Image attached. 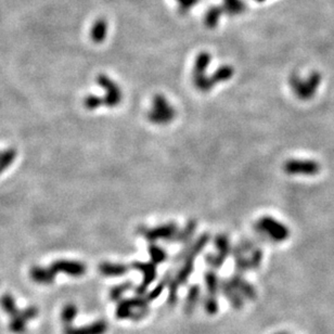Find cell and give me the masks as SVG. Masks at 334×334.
Masks as SVG:
<instances>
[{
	"instance_id": "obj_16",
	"label": "cell",
	"mask_w": 334,
	"mask_h": 334,
	"mask_svg": "<svg viewBox=\"0 0 334 334\" xmlns=\"http://www.w3.org/2000/svg\"><path fill=\"white\" fill-rule=\"evenodd\" d=\"M31 277L34 281L38 283L49 284L54 282L56 278V274L51 270V268H43V267H34L31 270Z\"/></svg>"
},
{
	"instance_id": "obj_8",
	"label": "cell",
	"mask_w": 334,
	"mask_h": 334,
	"mask_svg": "<svg viewBox=\"0 0 334 334\" xmlns=\"http://www.w3.org/2000/svg\"><path fill=\"white\" fill-rule=\"evenodd\" d=\"M97 83H98L105 91V96L103 97V104L109 108H115L122 101L123 94L121 88L116 83H114L110 77L107 75H99L97 77Z\"/></svg>"
},
{
	"instance_id": "obj_29",
	"label": "cell",
	"mask_w": 334,
	"mask_h": 334,
	"mask_svg": "<svg viewBox=\"0 0 334 334\" xmlns=\"http://www.w3.org/2000/svg\"><path fill=\"white\" fill-rule=\"evenodd\" d=\"M179 5V12L181 14H187L193 7H196L200 0H177Z\"/></svg>"
},
{
	"instance_id": "obj_20",
	"label": "cell",
	"mask_w": 334,
	"mask_h": 334,
	"mask_svg": "<svg viewBox=\"0 0 334 334\" xmlns=\"http://www.w3.org/2000/svg\"><path fill=\"white\" fill-rule=\"evenodd\" d=\"M197 229V223L195 221H190L187 226L182 230H178L173 238V242H186L193 235Z\"/></svg>"
},
{
	"instance_id": "obj_2",
	"label": "cell",
	"mask_w": 334,
	"mask_h": 334,
	"mask_svg": "<svg viewBox=\"0 0 334 334\" xmlns=\"http://www.w3.org/2000/svg\"><path fill=\"white\" fill-rule=\"evenodd\" d=\"M235 268L240 272L255 269L263 259V252L251 241H243L233 249Z\"/></svg>"
},
{
	"instance_id": "obj_17",
	"label": "cell",
	"mask_w": 334,
	"mask_h": 334,
	"mask_svg": "<svg viewBox=\"0 0 334 334\" xmlns=\"http://www.w3.org/2000/svg\"><path fill=\"white\" fill-rule=\"evenodd\" d=\"M108 34V22L104 19H99L94 22L90 32V36L93 42L100 43L104 41Z\"/></svg>"
},
{
	"instance_id": "obj_12",
	"label": "cell",
	"mask_w": 334,
	"mask_h": 334,
	"mask_svg": "<svg viewBox=\"0 0 334 334\" xmlns=\"http://www.w3.org/2000/svg\"><path fill=\"white\" fill-rule=\"evenodd\" d=\"M107 331L108 323L104 320H99L82 328H67L65 334H104Z\"/></svg>"
},
{
	"instance_id": "obj_25",
	"label": "cell",
	"mask_w": 334,
	"mask_h": 334,
	"mask_svg": "<svg viewBox=\"0 0 334 334\" xmlns=\"http://www.w3.org/2000/svg\"><path fill=\"white\" fill-rule=\"evenodd\" d=\"M224 10L231 15L241 14L245 10V5L242 0H224Z\"/></svg>"
},
{
	"instance_id": "obj_22",
	"label": "cell",
	"mask_w": 334,
	"mask_h": 334,
	"mask_svg": "<svg viewBox=\"0 0 334 334\" xmlns=\"http://www.w3.org/2000/svg\"><path fill=\"white\" fill-rule=\"evenodd\" d=\"M233 68L230 65H223L219 68H217L214 72V74L210 76L216 85L217 83H222V82H227L229 81L230 78L233 76Z\"/></svg>"
},
{
	"instance_id": "obj_7",
	"label": "cell",
	"mask_w": 334,
	"mask_h": 334,
	"mask_svg": "<svg viewBox=\"0 0 334 334\" xmlns=\"http://www.w3.org/2000/svg\"><path fill=\"white\" fill-rule=\"evenodd\" d=\"M319 171V163L309 159H293L287 161L284 164V172L289 175L315 176Z\"/></svg>"
},
{
	"instance_id": "obj_15",
	"label": "cell",
	"mask_w": 334,
	"mask_h": 334,
	"mask_svg": "<svg viewBox=\"0 0 334 334\" xmlns=\"http://www.w3.org/2000/svg\"><path fill=\"white\" fill-rule=\"evenodd\" d=\"M229 281L235 288L236 291L240 293V295H244L247 298H250V300H253L255 297V290L250 283L247 282V281L243 280L241 276L234 275L232 278L229 279Z\"/></svg>"
},
{
	"instance_id": "obj_5",
	"label": "cell",
	"mask_w": 334,
	"mask_h": 334,
	"mask_svg": "<svg viewBox=\"0 0 334 334\" xmlns=\"http://www.w3.org/2000/svg\"><path fill=\"white\" fill-rule=\"evenodd\" d=\"M176 116V110L163 94H155L152 102V109L148 113V118L153 124L166 125Z\"/></svg>"
},
{
	"instance_id": "obj_19",
	"label": "cell",
	"mask_w": 334,
	"mask_h": 334,
	"mask_svg": "<svg viewBox=\"0 0 334 334\" xmlns=\"http://www.w3.org/2000/svg\"><path fill=\"white\" fill-rule=\"evenodd\" d=\"M215 247L217 250L216 255L219 258L225 260L228 256H229L231 248H230L229 238H228L227 235H225V234L218 235L215 240Z\"/></svg>"
},
{
	"instance_id": "obj_4",
	"label": "cell",
	"mask_w": 334,
	"mask_h": 334,
	"mask_svg": "<svg viewBox=\"0 0 334 334\" xmlns=\"http://www.w3.org/2000/svg\"><path fill=\"white\" fill-rule=\"evenodd\" d=\"M321 83V76L319 73L314 72L308 77L302 78L296 74L290 77V86L293 93L300 100H311L317 93Z\"/></svg>"
},
{
	"instance_id": "obj_10",
	"label": "cell",
	"mask_w": 334,
	"mask_h": 334,
	"mask_svg": "<svg viewBox=\"0 0 334 334\" xmlns=\"http://www.w3.org/2000/svg\"><path fill=\"white\" fill-rule=\"evenodd\" d=\"M131 267L139 270L141 272L142 276H144V281L142 283L140 284L137 289H136V292L139 295H142L145 294L147 288L150 285L153 281L156 278V269H155V264H153L152 261L150 263H141V261H135L131 264Z\"/></svg>"
},
{
	"instance_id": "obj_1",
	"label": "cell",
	"mask_w": 334,
	"mask_h": 334,
	"mask_svg": "<svg viewBox=\"0 0 334 334\" xmlns=\"http://www.w3.org/2000/svg\"><path fill=\"white\" fill-rule=\"evenodd\" d=\"M209 236L208 234H202L200 238L193 243L190 248L186 249L183 252L179 253V257L183 258V265L178 271L177 276L175 279L170 280V295H169V303L171 305L177 302V292L179 285L186 283L188 278L190 277L191 272L195 268L196 258L199 256V254L205 248V245L208 242Z\"/></svg>"
},
{
	"instance_id": "obj_3",
	"label": "cell",
	"mask_w": 334,
	"mask_h": 334,
	"mask_svg": "<svg viewBox=\"0 0 334 334\" xmlns=\"http://www.w3.org/2000/svg\"><path fill=\"white\" fill-rule=\"evenodd\" d=\"M255 230L263 238L272 242H283L290 236L289 228L283 223L270 216L260 217L255 224Z\"/></svg>"
},
{
	"instance_id": "obj_26",
	"label": "cell",
	"mask_w": 334,
	"mask_h": 334,
	"mask_svg": "<svg viewBox=\"0 0 334 334\" xmlns=\"http://www.w3.org/2000/svg\"><path fill=\"white\" fill-rule=\"evenodd\" d=\"M149 253H150L151 261L153 264H162L167 259L166 252L154 243L149 245Z\"/></svg>"
},
{
	"instance_id": "obj_6",
	"label": "cell",
	"mask_w": 334,
	"mask_h": 334,
	"mask_svg": "<svg viewBox=\"0 0 334 334\" xmlns=\"http://www.w3.org/2000/svg\"><path fill=\"white\" fill-rule=\"evenodd\" d=\"M212 56L208 52L203 51L199 54L196 59L195 68H193V84L202 92H207L212 90V88L215 86L212 77L206 76V68L208 67Z\"/></svg>"
},
{
	"instance_id": "obj_9",
	"label": "cell",
	"mask_w": 334,
	"mask_h": 334,
	"mask_svg": "<svg viewBox=\"0 0 334 334\" xmlns=\"http://www.w3.org/2000/svg\"><path fill=\"white\" fill-rule=\"evenodd\" d=\"M178 231V226L174 223L164 224L159 227L150 228V229H140V234L144 235L149 242H154L157 240L172 241L175 234Z\"/></svg>"
},
{
	"instance_id": "obj_27",
	"label": "cell",
	"mask_w": 334,
	"mask_h": 334,
	"mask_svg": "<svg viewBox=\"0 0 334 334\" xmlns=\"http://www.w3.org/2000/svg\"><path fill=\"white\" fill-rule=\"evenodd\" d=\"M131 289H133V283L129 282V281H127V282L123 283V284H120L117 287H114L111 290V292H110L111 300L112 301H120V300H122L123 296H124V294L126 292H128L129 290H131Z\"/></svg>"
},
{
	"instance_id": "obj_11",
	"label": "cell",
	"mask_w": 334,
	"mask_h": 334,
	"mask_svg": "<svg viewBox=\"0 0 334 334\" xmlns=\"http://www.w3.org/2000/svg\"><path fill=\"white\" fill-rule=\"evenodd\" d=\"M51 270L57 275L58 272H63L68 276L81 277L86 274V265L75 260H57L50 266Z\"/></svg>"
},
{
	"instance_id": "obj_18",
	"label": "cell",
	"mask_w": 334,
	"mask_h": 334,
	"mask_svg": "<svg viewBox=\"0 0 334 334\" xmlns=\"http://www.w3.org/2000/svg\"><path fill=\"white\" fill-rule=\"evenodd\" d=\"M224 8L222 7H210L205 13L204 16V24L206 28L213 30L219 23V20L224 13Z\"/></svg>"
},
{
	"instance_id": "obj_14",
	"label": "cell",
	"mask_w": 334,
	"mask_h": 334,
	"mask_svg": "<svg viewBox=\"0 0 334 334\" xmlns=\"http://www.w3.org/2000/svg\"><path fill=\"white\" fill-rule=\"evenodd\" d=\"M99 270L103 276L114 277V276H122L127 274L129 267L127 265H124V264H120V263L103 261L99 265Z\"/></svg>"
},
{
	"instance_id": "obj_32",
	"label": "cell",
	"mask_w": 334,
	"mask_h": 334,
	"mask_svg": "<svg viewBox=\"0 0 334 334\" xmlns=\"http://www.w3.org/2000/svg\"><path fill=\"white\" fill-rule=\"evenodd\" d=\"M256 2H258V3H264V2H265V0H256Z\"/></svg>"
},
{
	"instance_id": "obj_30",
	"label": "cell",
	"mask_w": 334,
	"mask_h": 334,
	"mask_svg": "<svg viewBox=\"0 0 334 334\" xmlns=\"http://www.w3.org/2000/svg\"><path fill=\"white\" fill-rule=\"evenodd\" d=\"M76 314H77L76 307L74 305H67L62 313V319L66 323H71L76 317Z\"/></svg>"
},
{
	"instance_id": "obj_28",
	"label": "cell",
	"mask_w": 334,
	"mask_h": 334,
	"mask_svg": "<svg viewBox=\"0 0 334 334\" xmlns=\"http://www.w3.org/2000/svg\"><path fill=\"white\" fill-rule=\"evenodd\" d=\"M102 104H103V99L101 98V97L94 96V94L87 96L85 98V100H84L85 108L87 110H90V111L100 108Z\"/></svg>"
},
{
	"instance_id": "obj_23",
	"label": "cell",
	"mask_w": 334,
	"mask_h": 334,
	"mask_svg": "<svg viewBox=\"0 0 334 334\" xmlns=\"http://www.w3.org/2000/svg\"><path fill=\"white\" fill-rule=\"evenodd\" d=\"M205 283L207 288V296H215L218 293L219 287H221V283H219V280L216 276L215 272L213 270H208L205 274Z\"/></svg>"
},
{
	"instance_id": "obj_21",
	"label": "cell",
	"mask_w": 334,
	"mask_h": 334,
	"mask_svg": "<svg viewBox=\"0 0 334 334\" xmlns=\"http://www.w3.org/2000/svg\"><path fill=\"white\" fill-rule=\"evenodd\" d=\"M200 300V287L199 285H192L189 289V292L187 295L186 304H184V309L188 314L192 313L196 308V305Z\"/></svg>"
},
{
	"instance_id": "obj_13",
	"label": "cell",
	"mask_w": 334,
	"mask_h": 334,
	"mask_svg": "<svg viewBox=\"0 0 334 334\" xmlns=\"http://www.w3.org/2000/svg\"><path fill=\"white\" fill-rule=\"evenodd\" d=\"M221 289L224 293V295L227 297V300L232 304V306L236 309H240L243 305V300L240 295V293L236 291L235 288L231 284L229 280L223 281L221 283Z\"/></svg>"
},
{
	"instance_id": "obj_24",
	"label": "cell",
	"mask_w": 334,
	"mask_h": 334,
	"mask_svg": "<svg viewBox=\"0 0 334 334\" xmlns=\"http://www.w3.org/2000/svg\"><path fill=\"white\" fill-rule=\"evenodd\" d=\"M16 157V150L14 148H9L0 152V174H3L10 166Z\"/></svg>"
},
{
	"instance_id": "obj_31",
	"label": "cell",
	"mask_w": 334,
	"mask_h": 334,
	"mask_svg": "<svg viewBox=\"0 0 334 334\" xmlns=\"http://www.w3.org/2000/svg\"><path fill=\"white\" fill-rule=\"evenodd\" d=\"M204 307H205V311L208 314H210V315L216 314L217 311H218L217 298L215 296H207L205 302H204Z\"/></svg>"
}]
</instances>
